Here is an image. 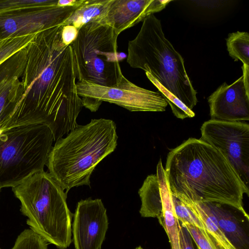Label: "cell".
<instances>
[{"mask_svg":"<svg viewBox=\"0 0 249 249\" xmlns=\"http://www.w3.org/2000/svg\"><path fill=\"white\" fill-rule=\"evenodd\" d=\"M63 27L60 25L36 33L26 47V63L20 78L23 92L5 130L43 124L56 142L78 125L83 106L77 92L73 50L62 41Z\"/></svg>","mask_w":249,"mask_h":249,"instance_id":"1","label":"cell"},{"mask_svg":"<svg viewBox=\"0 0 249 249\" xmlns=\"http://www.w3.org/2000/svg\"><path fill=\"white\" fill-rule=\"evenodd\" d=\"M164 170L171 194L178 198L227 205L249 219L243 203L249 188L222 154L208 143L189 138L168 153Z\"/></svg>","mask_w":249,"mask_h":249,"instance_id":"2","label":"cell"},{"mask_svg":"<svg viewBox=\"0 0 249 249\" xmlns=\"http://www.w3.org/2000/svg\"><path fill=\"white\" fill-rule=\"evenodd\" d=\"M118 138L116 124L110 119L78 124L52 147L46 164L49 173L67 193L74 187L90 186L93 171L115 150Z\"/></svg>","mask_w":249,"mask_h":249,"instance_id":"3","label":"cell"},{"mask_svg":"<svg viewBox=\"0 0 249 249\" xmlns=\"http://www.w3.org/2000/svg\"><path fill=\"white\" fill-rule=\"evenodd\" d=\"M126 61L133 68L149 72L190 110L197 91L187 74L181 55L165 37L160 20L146 17L137 36L128 43Z\"/></svg>","mask_w":249,"mask_h":249,"instance_id":"4","label":"cell"},{"mask_svg":"<svg viewBox=\"0 0 249 249\" xmlns=\"http://www.w3.org/2000/svg\"><path fill=\"white\" fill-rule=\"evenodd\" d=\"M30 228L48 243L66 249L72 242V214L67 193L49 173H36L12 188Z\"/></svg>","mask_w":249,"mask_h":249,"instance_id":"5","label":"cell"},{"mask_svg":"<svg viewBox=\"0 0 249 249\" xmlns=\"http://www.w3.org/2000/svg\"><path fill=\"white\" fill-rule=\"evenodd\" d=\"M54 142L47 125L33 124L12 127L0 134V189L15 187L44 171Z\"/></svg>","mask_w":249,"mask_h":249,"instance_id":"6","label":"cell"},{"mask_svg":"<svg viewBox=\"0 0 249 249\" xmlns=\"http://www.w3.org/2000/svg\"><path fill=\"white\" fill-rule=\"evenodd\" d=\"M118 36L111 27L97 21L79 30L71 44L77 81L85 80L104 86L116 83L122 71L119 62L127 57L125 53L118 51Z\"/></svg>","mask_w":249,"mask_h":249,"instance_id":"7","label":"cell"},{"mask_svg":"<svg viewBox=\"0 0 249 249\" xmlns=\"http://www.w3.org/2000/svg\"><path fill=\"white\" fill-rule=\"evenodd\" d=\"M76 86L83 106L91 111H97L102 102L115 104L130 111L162 112L168 106L160 92L136 85L125 78L122 71L111 86L85 80L77 81Z\"/></svg>","mask_w":249,"mask_h":249,"instance_id":"8","label":"cell"},{"mask_svg":"<svg viewBox=\"0 0 249 249\" xmlns=\"http://www.w3.org/2000/svg\"><path fill=\"white\" fill-rule=\"evenodd\" d=\"M200 140L218 150L246 187L249 185V124L211 119L201 128Z\"/></svg>","mask_w":249,"mask_h":249,"instance_id":"9","label":"cell"},{"mask_svg":"<svg viewBox=\"0 0 249 249\" xmlns=\"http://www.w3.org/2000/svg\"><path fill=\"white\" fill-rule=\"evenodd\" d=\"M77 7H32L0 13V41L62 25Z\"/></svg>","mask_w":249,"mask_h":249,"instance_id":"10","label":"cell"},{"mask_svg":"<svg viewBox=\"0 0 249 249\" xmlns=\"http://www.w3.org/2000/svg\"><path fill=\"white\" fill-rule=\"evenodd\" d=\"M108 225L107 210L101 199L79 201L72 229L75 249H101Z\"/></svg>","mask_w":249,"mask_h":249,"instance_id":"11","label":"cell"},{"mask_svg":"<svg viewBox=\"0 0 249 249\" xmlns=\"http://www.w3.org/2000/svg\"><path fill=\"white\" fill-rule=\"evenodd\" d=\"M26 63L25 47L0 64V134L21 98L23 91L20 78Z\"/></svg>","mask_w":249,"mask_h":249,"instance_id":"12","label":"cell"},{"mask_svg":"<svg viewBox=\"0 0 249 249\" xmlns=\"http://www.w3.org/2000/svg\"><path fill=\"white\" fill-rule=\"evenodd\" d=\"M211 119L228 122L249 120V90L243 75L231 85H220L208 98Z\"/></svg>","mask_w":249,"mask_h":249,"instance_id":"13","label":"cell"},{"mask_svg":"<svg viewBox=\"0 0 249 249\" xmlns=\"http://www.w3.org/2000/svg\"><path fill=\"white\" fill-rule=\"evenodd\" d=\"M170 0H112L106 15L100 21L111 27L117 35L148 16L164 9Z\"/></svg>","mask_w":249,"mask_h":249,"instance_id":"14","label":"cell"},{"mask_svg":"<svg viewBox=\"0 0 249 249\" xmlns=\"http://www.w3.org/2000/svg\"><path fill=\"white\" fill-rule=\"evenodd\" d=\"M167 179L161 159L157 166L156 174L148 176L138 193L141 200L140 213L143 217H157L162 211V190Z\"/></svg>","mask_w":249,"mask_h":249,"instance_id":"15","label":"cell"},{"mask_svg":"<svg viewBox=\"0 0 249 249\" xmlns=\"http://www.w3.org/2000/svg\"><path fill=\"white\" fill-rule=\"evenodd\" d=\"M178 199L200 221L219 249H238L221 231L207 202H197L186 199Z\"/></svg>","mask_w":249,"mask_h":249,"instance_id":"16","label":"cell"},{"mask_svg":"<svg viewBox=\"0 0 249 249\" xmlns=\"http://www.w3.org/2000/svg\"><path fill=\"white\" fill-rule=\"evenodd\" d=\"M112 0H84L62 24L71 25L78 30L84 25L99 21L107 14Z\"/></svg>","mask_w":249,"mask_h":249,"instance_id":"17","label":"cell"},{"mask_svg":"<svg viewBox=\"0 0 249 249\" xmlns=\"http://www.w3.org/2000/svg\"><path fill=\"white\" fill-rule=\"evenodd\" d=\"M158 219L166 232L171 249H181L179 234L180 224L174 211L172 194L167 179L163 187L162 211Z\"/></svg>","mask_w":249,"mask_h":249,"instance_id":"18","label":"cell"},{"mask_svg":"<svg viewBox=\"0 0 249 249\" xmlns=\"http://www.w3.org/2000/svg\"><path fill=\"white\" fill-rule=\"evenodd\" d=\"M215 216L219 227L227 237L236 243H244L243 231L233 215L224 207L225 204L207 202Z\"/></svg>","mask_w":249,"mask_h":249,"instance_id":"19","label":"cell"},{"mask_svg":"<svg viewBox=\"0 0 249 249\" xmlns=\"http://www.w3.org/2000/svg\"><path fill=\"white\" fill-rule=\"evenodd\" d=\"M226 40L229 55L249 66V34L240 31L230 33Z\"/></svg>","mask_w":249,"mask_h":249,"instance_id":"20","label":"cell"},{"mask_svg":"<svg viewBox=\"0 0 249 249\" xmlns=\"http://www.w3.org/2000/svg\"><path fill=\"white\" fill-rule=\"evenodd\" d=\"M148 79L157 87L160 92L165 98L171 108L174 115L178 118L184 119L192 118L195 116V112L189 109L173 94L161 85L151 74L145 72Z\"/></svg>","mask_w":249,"mask_h":249,"instance_id":"21","label":"cell"},{"mask_svg":"<svg viewBox=\"0 0 249 249\" xmlns=\"http://www.w3.org/2000/svg\"><path fill=\"white\" fill-rule=\"evenodd\" d=\"M36 34L10 37L0 41V64L26 47L34 39Z\"/></svg>","mask_w":249,"mask_h":249,"instance_id":"22","label":"cell"},{"mask_svg":"<svg viewBox=\"0 0 249 249\" xmlns=\"http://www.w3.org/2000/svg\"><path fill=\"white\" fill-rule=\"evenodd\" d=\"M11 249H48V243L30 228L18 235Z\"/></svg>","mask_w":249,"mask_h":249,"instance_id":"23","label":"cell"},{"mask_svg":"<svg viewBox=\"0 0 249 249\" xmlns=\"http://www.w3.org/2000/svg\"><path fill=\"white\" fill-rule=\"evenodd\" d=\"M58 0H0V13L32 7L56 6Z\"/></svg>","mask_w":249,"mask_h":249,"instance_id":"24","label":"cell"},{"mask_svg":"<svg viewBox=\"0 0 249 249\" xmlns=\"http://www.w3.org/2000/svg\"><path fill=\"white\" fill-rule=\"evenodd\" d=\"M172 201L176 215L181 224H189L205 230L200 222L189 209L179 199L172 194Z\"/></svg>","mask_w":249,"mask_h":249,"instance_id":"25","label":"cell"},{"mask_svg":"<svg viewBox=\"0 0 249 249\" xmlns=\"http://www.w3.org/2000/svg\"><path fill=\"white\" fill-rule=\"evenodd\" d=\"M180 225L187 229L199 249H219L206 230L189 224Z\"/></svg>","mask_w":249,"mask_h":249,"instance_id":"26","label":"cell"},{"mask_svg":"<svg viewBox=\"0 0 249 249\" xmlns=\"http://www.w3.org/2000/svg\"><path fill=\"white\" fill-rule=\"evenodd\" d=\"M78 30L71 25H63L62 31L63 42L66 45H71L76 38Z\"/></svg>","mask_w":249,"mask_h":249,"instance_id":"27","label":"cell"},{"mask_svg":"<svg viewBox=\"0 0 249 249\" xmlns=\"http://www.w3.org/2000/svg\"><path fill=\"white\" fill-rule=\"evenodd\" d=\"M181 249H194L192 237L187 229L181 226L179 230Z\"/></svg>","mask_w":249,"mask_h":249,"instance_id":"28","label":"cell"},{"mask_svg":"<svg viewBox=\"0 0 249 249\" xmlns=\"http://www.w3.org/2000/svg\"><path fill=\"white\" fill-rule=\"evenodd\" d=\"M84 0H58L57 5L61 7L79 6Z\"/></svg>","mask_w":249,"mask_h":249,"instance_id":"29","label":"cell"},{"mask_svg":"<svg viewBox=\"0 0 249 249\" xmlns=\"http://www.w3.org/2000/svg\"><path fill=\"white\" fill-rule=\"evenodd\" d=\"M243 70V76L245 87L249 90V66L243 64L242 67Z\"/></svg>","mask_w":249,"mask_h":249,"instance_id":"30","label":"cell"},{"mask_svg":"<svg viewBox=\"0 0 249 249\" xmlns=\"http://www.w3.org/2000/svg\"><path fill=\"white\" fill-rule=\"evenodd\" d=\"M135 249H143L142 247H141V246H139L137 248H136Z\"/></svg>","mask_w":249,"mask_h":249,"instance_id":"31","label":"cell"},{"mask_svg":"<svg viewBox=\"0 0 249 249\" xmlns=\"http://www.w3.org/2000/svg\"><path fill=\"white\" fill-rule=\"evenodd\" d=\"M197 249H199L197 248Z\"/></svg>","mask_w":249,"mask_h":249,"instance_id":"32","label":"cell"},{"mask_svg":"<svg viewBox=\"0 0 249 249\" xmlns=\"http://www.w3.org/2000/svg\"><path fill=\"white\" fill-rule=\"evenodd\" d=\"M0 249H1L0 248Z\"/></svg>","mask_w":249,"mask_h":249,"instance_id":"33","label":"cell"}]
</instances>
